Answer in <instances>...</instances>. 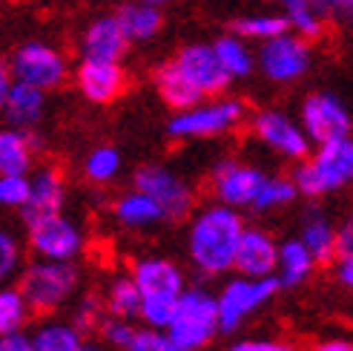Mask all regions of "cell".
I'll return each mask as SVG.
<instances>
[{"label":"cell","instance_id":"6da1fadb","mask_svg":"<svg viewBox=\"0 0 353 351\" xmlns=\"http://www.w3.org/2000/svg\"><path fill=\"white\" fill-rule=\"evenodd\" d=\"M244 231L247 225L236 207L221 202L201 207L187 231V254L192 268L201 276H221L227 271H236V254Z\"/></svg>","mask_w":353,"mask_h":351},{"label":"cell","instance_id":"7a4b0ae2","mask_svg":"<svg viewBox=\"0 0 353 351\" xmlns=\"http://www.w3.org/2000/svg\"><path fill=\"white\" fill-rule=\"evenodd\" d=\"M132 276L141 288V300H144L141 303V323L167 331L175 305H179L181 294L187 291L184 271L172 259L147 256L132 265Z\"/></svg>","mask_w":353,"mask_h":351},{"label":"cell","instance_id":"3957f363","mask_svg":"<svg viewBox=\"0 0 353 351\" xmlns=\"http://www.w3.org/2000/svg\"><path fill=\"white\" fill-rule=\"evenodd\" d=\"M293 182L299 187V196H307L313 202L353 184V133L322 144L310 159L299 162Z\"/></svg>","mask_w":353,"mask_h":351},{"label":"cell","instance_id":"277c9868","mask_svg":"<svg viewBox=\"0 0 353 351\" xmlns=\"http://www.w3.org/2000/svg\"><path fill=\"white\" fill-rule=\"evenodd\" d=\"M221 331L219 323V294H210L201 285H192L181 294L175 314L167 325V334L179 351H201Z\"/></svg>","mask_w":353,"mask_h":351},{"label":"cell","instance_id":"5b68a950","mask_svg":"<svg viewBox=\"0 0 353 351\" xmlns=\"http://www.w3.org/2000/svg\"><path fill=\"white\" fill-rule=\"evenodd\" d=\"M17 288L23 291L32 314H52L61 308L78 288V268L72 262L58 259H32L21 271Z\"/></svg>","mask_w":353,"mask_h":351},{"label":"cell","instance_id":"8992f818","mask_svg":"<svg viewBox=\"0 0 353 351\" xmlns=\"http://www.w3.org/2000/svg\"><path fill=\"white\" fill-rule=\"evenodd\" d=\"M247 110L236 98H216V101H201L196 107L181 110L170 118L167 135L179 138V142H190V138H213L236 130L244 121Z\"/></svg>","mask_w":353,"mask_h":351},{"label":"cell","instance_id":"52a82bcc","mask_svg":"<svg viewBox=\"0 0 353 351\" xmlns=\"http://www.w3.org/2000/svg\"><path fill=\"white\" fill-rule=\"evenodd\" d=\"M9 75L21 84H29V86H38L43 93H52L63 86L66 75H69V64H66V55L52 46V44H43V41H26L17 46L12 55H9Z\"/></svg>","mask_w":353,"mask_h":351},{"label":"cell","instance_id":"ba28073f","mask_svg":"<svg viewBox=\"0 0 353 351\" xmlns=\"http://www.w3.org/2000/svg\"><path fill=\"white\" fill-rule=\"evenodd\" d=\"M281 291L279 276H236L230 283H224L219 291V323L224 334H233L236 328L244 325L247 317H253L259 308L268 305L273 296Z\"/></svg>","mask_w":353,"mask_h":351},{"label":"cell","instance_id":"9c48e42d","mask_svg":"<svg viewBox=\"0 0 353 351\" xmlns=\"http://www.w3.org/2000/svg\"><path fill=\"white\" fill-rule=\"evenodd\" d=\"M132 187L144 190L147 196H152L161 205L167 222L187 219L192 205H196V190H192L179 173H172L170 167H161V164L138 167L132 173Z\"/></svg>","mask_w":353,"mask_h":351},{"label":"cell","instance_id":"30bf717a","mask_svg":"<svg viewBox=\"0 0 353 351\" xmlns=\"http://www.w3.org/2000/svg\"><path fill=\"white\" fill-rule=\"evenodd\" d=\"M250 130L259 142L273 150L281 159H290V162H305L310 159V135L305 133L302 124L281 113V110H259L250 118Z\"/></svg>","mask_w":353,"mask_h":351},{"label":"cell","instance_id":"8fae6325","mask_svg":"<svg viewBox=\"0 0 353 351\" xmlns=\"http://www.w3.org/2000/svg\"><path fill=\"white\" fill-rule=\"evenodd\" d=\"M261 75L273 84H293L310 69V41L296 32H285L259 49Z\"/></svg>","mask_w":353,"mask_h":351},{"label":"cell","instance_id":"7c38bea8","mask_svg":"<svg viewBox=\"0 0 353 351\" xmlns=\"http://www.w3.org/2000/svg\"><path fill=\"white\" fill-rule=\"evenodd\" d=\"M268 182L259 167L244 164L239 159H224L210 173V190H213L216 202L230 205V207H253L259 193Z\"/></svg>","mask_w":353,"mask_h":351},{"label":"cell","instance_id":"4fadbf2b","mask_svg":"<svg viewBox=\"0 0 353 351\" xmlns=\"http://www.w3.org/2000/svg\"><path fill=\"white\" fill-rule=\"evenodd\" d=\"M302 127L316 147L353 133V118L333 93H313L302 104Z\"/></svg>","mask_w":353,"mask_h":351},{"label":"cell","instance_id":"5bb4252c","mask_svg":"<svg viewBox=\"0 0 353 351\" xmlns=\"http://www.w3.org/2000/svg\"><path fill=\"white\" fill-rule=\"evenodd\" d=\"M29 251L41 259H58V262H72L83 248V234L81 227L66 219L63 214L46 216L26 227Z\"/></svg>","mask_w":353,"mask_h":351},{"label":"cell","instance_id":"9a60e30c","mask_svg":"<svg viewBox=\"0 0 353 351\" xmlns=\"http://www.w3.org/2000/svg\"><path fill=\"white\" fill-rule=\"evenodd\" d=\"M175 61H179L187 78L196 84L204 95H221L233 81L227 75V69L221 66L213 44H187L179 55H175Z\"/></svg>","mask_w":353,"mask_h":351},{"label":"cell","instance_id":"2e32d148","mask_svg":"<svg viewBox=\"0 0 353 351\" xmlns=\"http://www.w3.org/2000/svg\"><path fill=\"white\" fill-rule=\"evenodd\" d=\"M75 86L90 104H112L123 86H127V73L121 61H81L75 73Z\"/></svg>","mask_w":353,"mask_h":351},{"label":"cell","instance_id":"e0dca14e","mask_svg":"<svg viewBox=\"0 0 353 351\" xmlns=\"http://www.w3.org/2000/svg\"><path fill=\"white\" fill-rule=\"evenodd\" d=\"M63 199H66V184H63V173L58 167H38L32 173V196L26 202V207L21 210L23 225H34L46 216H55L63 210Z\"/></svg>","mask_w":353,"mask_h":351},{"label":"cell","instance_id":"ac0fdd59","mask_svg":"<svg viewBox=\"0 0 353 351\" xmlns=\"http://www.w3.org/2000/svg\"><path fill=\"white\" fill-rule=\"evenodd\" d=\"M279 245L268 231L261 227H247L241 242H239V254H236V274L241 276H276L279 268Z\"/></svg>","mask_w":353,"mask_h":351},{"label":"cell","instance_id":"d6986e66","mask_svg":"<svg viewBox=\"0 0 353 351\" xmlns=\"http://www.w3.org/2000/svg\"><path fill=\"white\" fill-rule=\"evenodd\" d=\"M130 38L123 32L118 15H103L86 26L81 38V55L86 61H121L130 49Z\"/></svg>","mask_w":353,"mask_h":351},{"label":"cell","instance_id":"ffe728a7","mask_svg":"<svg viewBox=\"0 0 353 351\" xmlns=\"http://www.w3.org/2000/svg\"><path fill=\"white\" fill-rule=\"evenodd\" d=\"M299 239L310 248L319 265H330L339 259V227L327 219L325 207L319 205H307L302 227H299Z\"/></svg>","mask_w":353,"mask_h":351},{"label":"cell","instance_id":"44dd1931","mask_svg":"<svg viewBox=\"0 0 353 351\" xmlns=\"http://www.w3.org/2000/svg\"><path fill=\"white\" fill-rule=\"evenodd\" d=\"M152 81H155V90H158V95H161V101L175 113L196 107V104H201L207 98L199 86L187 78V73L179 66L175 58L158 64L155 73H152Z\"/></svg>","mask_w":353,"mask_h":351},{"label":"cell","instance_id":"7402d4cb","mask_svg":"<svg viewBox=\"0 0 353 351\" xmlns=\"http://www.w3.org/2000/svg\"><path fill=\"white\" fill-rule=\"evenodd\" d=\"M0 104H3V118L9 121V127L32 130V127L41 121V115H43L46 93L38 90V86L12 81L9 90L0 95Z\"/></svg>","mask_w":353,"mask_h":351},{"label":"cell","instance_id":"603a6c76","mask_svg":"<svg viewBox=\"0 0 353 351\" xmlns=\"http://www.w3.org/2000/svg\"><path fill=\"white\" fill-rule=\"evenodd\" d=\"M41 147V138L32 130L6 127L0 133V173H21L29 176L34 164V150Z\"/></svg>","mask_w":353,"mask_h":351},{"label":"cell","instance_id":"cb8c5ba5","mask_svg":"<svg viewBox=\"0 0 353 351\" xmlns=\"http://www.w3.org/2000/svg\"><path fill=\"white\" fill-rule=\"evenodd\" d=\"M112 216L123 227H152L158 222H167L161 205L138 187L121 193V196L112 202Z\"/></svg>","mask_w":353,"mask_h":351},{"label":"cell","instance_id":"d4e9b609","mask_svg":"<svg viewBox=\"0 0 353 351\" xmlns=\"http://www.w3.org/2000/svg\"><path fill=\"white\" fill-rule=\"evenodd\" d=\"M319 265L316 256L310 254V248L302 242V239H285L279 245V268H276V276L281 288H296L302 285L305 279H310L313 268Z\"/></svg>","mask_w":353,"mask_h":351},{"label":"cell","instance_id":"484cf974","mask_svg":"<svg viewBox=\"0 0 353 351\" xmlns=\"http://www.w3.org/2000/svg\"><path fill=\"white\" fill-rule=\"evenodd\" d=\"M118 21L127 32V38L132 44H144V41H152L158 32H161V9L152 6V3H144V0H138V3H127L121 6L118 12Z\"/></svg>","mask_w":353,"mask_h":351},{"label":"cell","instance_id":"4316f807","mask_svg":"<svg viewBox=\"0 0 353 351\" xmlns=\"http://www.w3.org/2000/svg\"><path fill=\"white\" fill-rule=\"evenodd\" d=\"M213 46H216V55H219L221 66L227 69V75H230L233 81L236 78H247L253 73V66L259 64V55H253V49L247 46V41L236 32L216 38Z\"/></svg>","mask_w":353,"mask_h":351},{"label":"cell","instance_id":"83f0119b","mask_svg":"<svg viewBox=\"0 0 353 351\" xmlns=\"http://www.w3.org/2000/svg\"><path fill=\"white\" fill-rule=\"evenodd\" d=\"M103 303H107V314L110 317H123V320H132L141 317V288L135 283L132 274H121L115 276L107 294H103Z\"/></svg>","mask_w":353,"mask_h":351},{"label":"cell","instance_id":"f1b7e54d","mask_svg":"<svg viewBox=\"0 0 353 351\" xmlns=\"http://www.w3.org/2000/svg\"><path fill=\"white\" fill-rule=\"evenodd\" d=\"M230 29L236 35H241L244 41L264 44V41H273V38H279V35L290 32V21H288L285 12H281V15L264 12V15H244V17H239V21L230 23Z\"/></svg>","mask_w":353,"mask_h":351},{"label":"cell","instance_id":"f546056e","mask_svg":"<svg viewBox=\"0 0 353 351\" xmlns=\"http://www.w3.org/2000/svg\"><path fill=\"white\" fill-rule=\"evenodd\" d=\"M34 351H81L83 334L72 323H43L32 334Z\"/></svg>","mask_w":353,"mask_h":351},{"label":"cell","instance_id":"4dcf8cb0","mask_svg":"<svg viewBox=\"0 0 353 351\" xmlns=\"http://www.w3.org/2000/svg\"><path fill=\"white\" fill-rule=\"evenodd\" d=\"M296 196H299V187L293 182V176H268V182H264L259 199L250 210L253 214H270L276 207H285V205L296 202Z\"/></svg>","mask_w":353,"mask_h":351},{"label":"cell","instance_id":"1f68e13d","mask_svg":"<svg viewBox=\"0 0 353 351\" xmlns=\"http://www.w3.org/2000/svg\"><path fill=\"white\" fill-rule=\"evenodd\" d=\"M29 314H32V308H29L21 288H3L0 291V334L23 331Z\"/></svg>","mask_w":353,"mask_h":351},{"label":"cell","instance_id":"d6a6232c","mask_svg":"<svg viewBox=\"0 0 353 351\" xmlns=\"http://www.w3.org/2000/svg\"><path fill=\"white\" fill-rule=\"evenodd\" d=\"M121 170V153L110 144H101L95 147L90 155L83 159V176L90 179L92 184H107L112 182Z\"/></svg>","mask_w":353,"mask_h":351},{"label":"cell","instance_id":"836d02e7","mask_svg":"<svg viewBox=\"0 0 353 351\" xmlns=\"http://www.w3.org/2000/svg\"><path fill=\"white\" fill-rule=\"evenodd\" d=\"M103 311H107V303H103L98 294H83L72 311V325L81 331V334H90V331L101 328Z\"/></svg>","mask_w":353,"mask_h":351},{"label":"cell","instance_id":"e575fe53","mask_svg":"<svg viewBox=\"0 0 353 351\" xmlns=\"http://www.w3.org/2000/svg\"><path fill=\"white\" fill-rule=\"evenodd\" d=\"M32 196V179L21 173H0V205L12 210H23Z\"/></svg>","mask_w":353,"mask_h":351},{"label":"cell","instance_id":"d590c367","mask_svg":"<svg viewBox=\"0 0 353 351\" xmlns=\"http://www.w3.org/2000/svg\"><path fill=\"white\" fill-rule=\"evenodd\" d=\"M288 21H290V32L302 35V38H307V41H316V38H319V35L325 32V15L316 9L313 3L290 12Z\"/></svg>","mask_w":353,"mask_h":351},{"label":"cell","instance_id":"8d00e7d4","mask_svg":"<svg viewBox=\"0 0 353 351\" xmlns=\"http://www.w3.org/2000/svg\"><path fill=\"white\" fill-rule=\"evenodd\" d=\"M123 351H179V345L172 343V337L164 328H138L135 340L123 348Z\"/></svg>","mask_w":353,"mask_h":351},{"label":"cell","instance_id":"74e56055","mask_svg":"<svg viewBox=\"0 0 353 351\" xmlns=\"http://www.w3.org/2000/svg\"><path fill=\"white\" fill-rule=\"evenodd\" d=\"M135 334H138V328L130 325V320H123V317H110V320L101 323V337H103V343L112 345V348L123 351L135 340Z\"/></svg>","mask_w":353,"mask_h":351},{"label":"cell","instance_id":"f35d334b","mask_svg":"<svg viewBox=\"0 0 353 351\" xmlns=\"http://www.w3.org/2000/svg\"><path fill=\"white\" fill-rule=\"evenodd\" d=\"M17 268H21V245L9 231H3L0 234V276L12 279Z\"/></svg>","mask_w":353,"mask_h":351},{"label":"cell","instance_id":"ab89813d","mask_svg":"<svg viewBox=\"0 0 353 351\" xmlns=\"http://www.w3.org/2000/svg\"><path fill=\"white\" fill-rule=\"evenodd\" d=\"M230 351H296V345L285 340H239Z\"/></svg>","mask_w":353,"mask_h":351},{"label":"cell","instance_id":"60d3db41","mask_svg":"<svg viewBox=\"0 0 353 351\" xmlns=\"http://www.w3.org/2000/svg\"><path fill=\"white\" fill-rule=\"evenodd\" d=\"M333 276L336 283L347 291H353V254H342L336 262H333Z\"/></svg>","mask_w":353,"mask_h":351},{"label":"cell","instance_id":"b9f144b4","mask_svg":"<svg viewBox=\"0 0 353 351\" xmlns=\"http://www.w3.org/2000/svg\"><path fill=\"white\" fill-rule=\"evenodd\" d=\"M0 351H34V343L23 331H12V334L0 337Z\"/></svg>","mask_w":353,"mask_h":351},{"label":"cell","instance_id":"7bdbcfd3","mask_svg":"<svg viewBox=\"0 0 353 351\" xmlns=\"http://www.w3.org/2000/svg\"><path fill=\"white\" fill-rule=\"evenodd\" d=\"M322 15H353V0H313Z\"/></svg>","mask_w":353,"mask_h":351},{"label":"cell","instance_id":"ee69618b","mask_svg":"<svg viewBox=\"0 0 353 351\" xmlns=\"http://www.w3.org/2000/svg\"><path fill=\"white\" fill-rule=\"evenodd\" d=\"M342 254H353V216L339 225V256Z\"/></svg>","mask_w":353,"mask_h":351},{"label":"cell","instance_id":"f6af8a7d","mask_svg":"<svg viewBox=\"0 0 353 351\" xmlns=\"http://www.w3.org/2000/svg\"><path fill=\"white\" fill-rule=\"evenodd\" d=\"M313 351H353L350 340H322Z\"/></svg>","mask_w":353,"mask_h":351},{"label":"cell","instance_id":"bcb514c9","mask_svg":"<svg viewBox=\"0 0 353 351\" xmlns=\"http://www.w3.org/2000/svg\"><path fill=\"white\" fill-rule=\"evenodd\" d=\"M268 3H276V6L285 9V15H290V12H296V9H302V6L313 3V0H268Z\"/></svg>","mask_w":353,"mask_h":351},{"label":"cell","instance_id":"7dc6e473","mask_svg":"<svg viewBox=\"0 0 353 351\" xmlns=\"http://www.w3.org/2000/svg\"><path fill=\"white\" fill-rule=\"evenodd\" d=\"M81 351H103V348H101V345H95V343H83V345H81Z\"/></svg>","mask_w":353,"mask_h":351},{"label":"cell","instance_id":"c3c4849f","mask_svg":"<svg viewBox=\"0 0 353 351\" xmlns=\"http://www.w3.org/2000/svg\"><path fill=\"white\" fill-rule=\"evenodd\" d=\"M144 3H152V6H161V3H170V0H144Z\"/></svg>","mask_w":353,"mask_h":351},{"label":"cell","instance_id":"681fc988","mask_svg":"<svg viewBox=\"0 0 353 351\" xmlns=\"http://www.w3.org/2000/svg\"><path fill=\"white\" fill-rule=\"evenodd\" d=\"M350 17H353V15H350Z\"/></svg>","mask_w":353,"mask_h":351}]
</instances>
